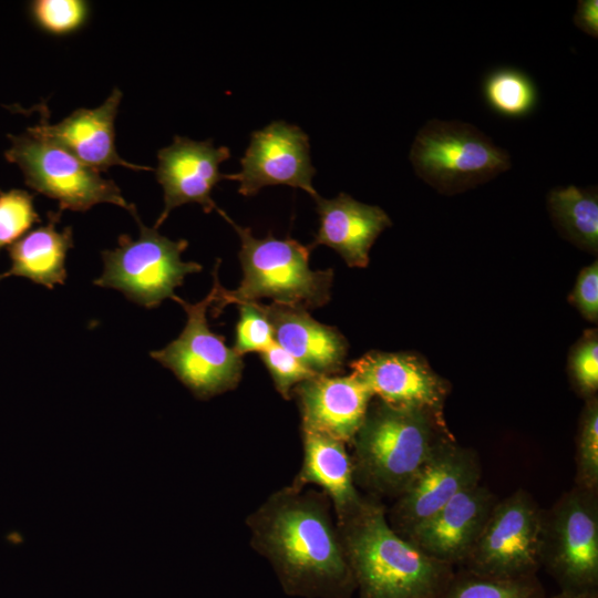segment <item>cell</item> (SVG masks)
I'll return each mask as SVG.
<instances>
[{
	"mask_svg": "<svg viewBox=\"0 0 598 598\" xmlns=\"http://www.w3.org/2000/svg\"><path fill=\"white\" fill-rule=\"evenodd\" d=\"M477 453L455 440L443 444L386 512L391 528L408 539L460 492L480 484Z\"/></svg>",
	"mask_w": 598,
	"mask_h": 598,
	"instance_id": "cell-11",
	"label": "cell"
},
{
	"mask_svg": "<svg viewBox=\"0 0 598 598\" xmlns=\"http://www.w3.org/2000/svg\"><path fill=\"white\" fill-rule=\"evenodd\" d=\"M121 100L122 92L115 87L100 106L78 109L56 124L48 122L47 106H38L40 121L28 130L59 144L99 173L112 166L152 171L148 166L126 162L116 151L114 122Z\"/></svg>",
	"mask_w": 598,
	"mask_h": 598,
	"instance_id": "cell-15",
	"label": "cell"
},
{
	"mask_svg": "<svg viewBox=\"0 0 598 598\" xmlns=\"http://www.w3.org/2000/svg\"><path fill=\"white\" fill-rule=\"evenodd\" d=\"M40 221L34 195L18 188L0 190V250L16 243Z\"/></svg>",
	"mask_w": 598,
	"mask_h": 598,
	"instance_id": "cell-27",
	"label": "cell"
},
{
	"mask_svg": "<svg viewBox=\"0 0 598 598\" xmlns=\"http://www.w3.org/2000/svg\"><path fill=\"white\" fill-rule=\"evenodd\" d=\"M274 329V339L317 375L341 371L347 352L346 338L334 328L315 320L302 307L260 303Z\"/></svg>",
	"mask_w": 598,
	"mask_h": 598,
	"instance_id": "cell-19",
	"label": "cell"
},
{
	"mask_svg": "<svg viewBox=\"0 0 598 598\" xmlns=\"http://www.w3.org/2000/svg\"><path fill=\"white\" fill-rule=\"evenodd\" d=\"M337 525L360 598H437L455 571L398 535L377 497Z\"/></svg>",
	"mask_w": 598,
	"mask_h": 598,
	"instance_id": "cell-2",
	"label": "cell"
},
{
	"mask_svg": "<svg viewBox=\"0 0 598 598\" xmlns=\"http://www.w3.org/2000/svg\"><path fill=\"white\" fill-rule=\"evenodd\" d=\"M454 437L432 414L371 401L352 440L355 485L371 496L396 498L433 454Z\"/></svg>",
	"mask_w": 598,
	"mask_h": 598,
	"instance_id": "cell-3",
	"label": "cell"
},
{
	"mask_svg": "<svg viewBox=\"0 0 598 598\" xmlns=\"http://www.w3.org/2000/svg\"><path fill=\"white\" fill-rule=\"evenodd\" d=\"M575 486L598 492V401L587 400L579 421L576 442Z\"/></svg>",
	"mask_w": 598,
	"mask_h": 598,
	"instance_id": "cell-25",
	"label": "cell"
},
{
	"mask_svg": "<svg viewBox=\"0 0 598 598\" xmlns=\"http://www.w3.org/2000/svg\"><path fill=\"white\" fill-rule=\"evenodd\" d=\"M218 213L240 238L238 257L243 279L236 289H225L218 280L219 262L216 264L213 272L215 297L210 305L214 318L228 305L254 302L260 298L307 310L328 303L333 271L310 269L311 247L292 238L278 239L271 234L256 238L250 228L237 225L221 209Z\"/></svg>",
	"mask_w": 598,
	"mask_h": 598,
	"instance_id": "cell-4",
	"label": "cell"
},
{
	"mask_svg": "<svg viewBox=\"0 0 598 598\" xmlns=\"http://www.w3.org/2000/svg\"><path fill=\"white\" fill-rule=\"evenodd\" d=\"M260 358L271 375L276 390L283 399L291 398L296 385L317 377L276 342L262 351Z\"/></svg>",
	"mask_w": 598,
	"mask_h": 598,
	"instance_id": "cell-29",
	"label": "cell"
},
{
	"mask_svg": "<svg viewBox=\"0 0 598 598\" xmlns=\"http://www.w3.org/2000/svg\"><path fill=\"white\" fill-rule=\"evenodd\" d=\"M547 206L556 227L573 243L590 251L598 248V196L596 188L575 185L548 192Z\"/></svg>",
	"mask_w": 598,
	"mask_h": 598,
	"instance_id": "cell-22",
	"label": "cell"
},
{
	"mask_svg": "<svg viewBox=\"0 0 598 598\" xmlns=\"http://www.w3.org/2000/svg\"><path fill=\"white\" fill-rule=\"evenodd\" d=\"M497 496L483 485L455 495L409 538L429 556L452 566L462 565L483 530Z\"/></svg>",
	"mask_w": 598,
	"mask_h": 598,
	"instance_id": "cell-17",
	"label": "cell"
},
{
	"mask_svg": "<svg viewBox=\"0 0 598 598\" xmlns=\"http://www.w3.org/2000/svg\"><path fill=\"white\" fill-rule=\"evenodd\" d=\"M303 461L293 484L319 486L330 499L339 520L352 513L363 497L357 489L351 455L346 444L330 436L302 430Z\"/></svg>",
	"mask_w": 598,
	"mask_h": 598,
	"instance_id": "cell-20",
	"label": "cell"
},
{
	"mask_svg": "<svg viewBox=\"0 0 598 598\" xmlns=\"http://www.w3.org/2000/svg\"><path fill=\"white\" fill-rule=\"evenodd\" d=\"M570 372L576 389L588 399L598 389V340L596 330L584 334L570 358Z\"/></svg>",
	"mask_w": 598,
	"mask_h": 598,
	"instance_id": "cell-30",
	"label": "cell"
},
{
	"mask_svg": "<svg viewBox=\"0 0 598 598\" xmlns=\"http://www.w3.org/2000/svg\"><path fill=\"white\" fill-rule=\"evenodd\" d=\"M230 157L227 146L215 147L212 140L193 141L176 135L173 143L157 152L155 175L163 187L164 208L154 228L181 205L199 204L205 213L217 210L212 198L214 187L226 179L219 166Z\"/></svg>",
	"mask_w": 598,
	"mask_h": 598,
	"instance_id": "cell-14",
	"label": "cell"
},
{
	"mask_svg": "<svg viewBox=\"0 0 598 598\" xmlns=\"http://www.w3.org/2000/svg\"><path fill=\"white\" fill-rule=\"evenodd\" d=\"M409 159L415 175L442 194L484 184L512 167L509 153L476 126L432 118L416 133Z\"/></svg>",
	"mask_w": 598,
	"mask_h": 598,
	"instance_id": "cell-5",
	"label": "cell"
},
{
	"mask_svg": "<svg viewBox=\"0 0 598 598\" xmlns=\"http://www.w3.org/2000/svg\"><path fill=\"white\" fill-rule=\"evenodd\" d=\"M570 300L580 313L590 321L598 318V264L594 261L579 272Z\"/></svg>",
	"mask_w": 598,
	"mask_h": 598,
	"instance_id": "cell-31",
	"label": "cell"
},
{
	"mask_svg": "<svg viewBox=\"0 0 598 598\" xmlns=\"http://www.w3.org/2000/svg\"><path fill=\"white\" fill-rule=\"evenodd\" d=\"M33 23L53 35H66L81 29L90 14L83 0H34L29 4Z\"/></svg>",
	"mask_w": 598,
	"mask_h": 598,
	"instance_id": "cell-26",
	"label": "cell"
},
{
	"mask_svg": "<svg viewBox=\"0 0 598 598\" xmlns=\"http://www.w3.org/2000/svg\"><path fill=\"white\" fill-rule=\"evenodd\" d=\"M10 147L4 158L21 169L24 183L34 192L55 199L59 210L86 212L101 203L117 205L136 216L120 187L84 165L59 144L27 128L20 135H8Z\"/></svg>",
	"mask_w": 598,
	"mask_h": 598,
	"instance_id": "cell-7",
	"label": "cell"
},
{
	"mask_svg": "<svg viewBox=\"0 0 598 598\" xmlns=\"http://www.w3.org/2000/svg\"><path fill=\"white\" fill-rule=\"evenodd\" d=\"M483 95L494 112L513 118L530 114L538 100L533 80L513 68H499L489 72L483 81Z\"/></svg>",
	"mask_w": 598,
	"mask_h": 598,
	"instance_id": "cell-24",
	"label": "cell"
},
{
	"mask_svg": "<svg viewBox=\"0 0 598 598\" xmlns=\"http://www.w3.org/2000/svg\"><path fill=\"white\" fill-rule=\"evenodd\" d=\"M319 229L311 248L324 245L334 249L350 267H367L369 251L379 235L392 225L379 206L358 202L346 193L327 199L313 198Z\"/></svg>",
	"mask_w": 598,
	"mask_h": 598,
	"instance_id": "cell-18",
	"label": "cell"
},
{
	"mask_svg": "<svg viewBox=\"0 0 598 598\" xmlns=\"http://www.w3.org/2000/svg\"><path fill=\"white\" fill-rule=\"evenodd\" d=\"M214 297V288L196 303H189L177 296L174 301L185 310L186 324L175 340L150 353L202 400L235 389L244 368L241 355L208 326L206 315Z\"/></svg>",
	"mask_w": 598,
	"mask_h": 598,
	"instance_id": "cell-10",
	"label": "cell"
},
{
	"mask_svg": "<svg viewBox=\"0 0 598 598\" xmlns=\"http://www.w3.org/2000/svg\"><path fill=\"white\" fill-rule=\"evenodd\" d=\"M437 598H546L536 575L499 578L478 575L465 568L454 571Z\"/></svg>",
	"mask_w": 598,
	"mask_h": 598,
	"instance_id": "cell-23",
	"label": "cell"
},
{
	"mask_svg": "<svg viewBox=\"0 0 598 598\" xmlns=\"http://www.w3.org/2000/svg\"><path fill=\"white\" fill-rule=\"evenodd\" d=\"M543 520L544 509L523 488L498 499L461 567L499 578L536 575L542 567Z\"/></svg>",
	"mask_w": 598,
	"mask_h": 598,
	"instance_id": "cell-9",
	"label": "cell"
},
{
	"mask_svg": "<svg viewBox=\"0 0 598 598\" xmlns=\"http://www.w3.org/2000/svg\"><path fill=\"white\" fill-rule=\"evenodd\" d=\"M550 598H598V589L584 590V591L560 590V592L551 596Z\"/></svg>",
	"mask_w": 598,
	"mask_h": 598,
	"instance_id": "cell-33",
	"label": "cell"
},
{
	"mask_svg": "<svg viewBox=\"0 0 598 598\" xmlns=\"http://www.w3.org/2000/svg\"><path fill=\"white\" fill-rule=\"evenodd\" d=\"M350 368L373 398L398 408L423 410L445 422L448 384L417 355L371 351L351 362Z\"/></svg>",
	"mask_w": 598,
	"mask_h": 598,
	"instance_id": "cell-13",
	"label": "cell"
},
{
	"mask_svg": "<svg viewBox=\"0 0 598 598\" xmlns=\"http://www.w3.org/2000/svg\"><path fill=\"white\" fill-rule=\"evenodd\" d=\"M309 151V136L299 126L274 121L251 133L240 158L241 171L226 174V179L239 182L238 193L244 196L256 195L266 186L287 185L316 198L319 195L312 186L316 168Z\"/></svg>",
	"mask_w": 598,
	"mask_h": 598,
	"instance_id": "cell-12",
	"label": "cell"
},
{
	"mask_svg": "<svg viewBox=\"0 0 598 598\" xmlns=\"http://www.w3.org/2000/svg\"><path fill=\"white\" fill-rule=\"evenodd\" d=\"M302 430L351 443L370 402V390L352 373L344 377L317 375L295 386Z\"/></svg>",
	"mask_w": 598,
	"mask_h": 598,
	"instance_id": "cell-16",
	"label": "cell"
},
{
	"mask_svg": "<svg viewBox=\"0 0 598 598\" xmlns=\"http://www.w3.org/2000/svg\"><path fill=\"white\" fill-rule=\"evenodd\" d=\"M134 218L140 226L137 238L123 234L116 248L102 252L103 271L93 283L116 289L142 307L156 308L167 298L175 300V288L203 266L182 260L188 246L186 239L172 240L145 226L138 215Z\"/></svg>",
	"mask_w": 598,
	"mask_h": 598,
	"instance_id": "cell-6",
	"label": "cell"
},
{
	"mask_svg": "<svg viewBox=\"0 0 598 598\" xmlns=\"http://www.w3.org/2000/svg\"><path fill=\"white\" fill-rule=\"evenodd\" d=\"M575 25L586 34L598 38V1L579 0L574 16Z\"/></svg>",
	"mask_w": 598,
	"mask_h": 598,
	"instance_id": "cell-32",
	"label": "cell"
},
{
	"mask_svg": "<svg viewBox=\"0 0 598 598\" xmlns=\"http://www.w3.org/2000/svg\"><path fill=\"white\" fill-rule=\"evenodd\" d=\"M62 212H49L48 221L8 247L10 268L0 274V280L19 276L53 289L55 285H63L68 272L65 259L68 251L73 247L72 227L59 231Z\"/></svg>",
	"mask_w": 598,
	"mask_h": 598,
	"instance_id": "cell-21",
	"label": "cell"
},
{
	"mask_svg": "<svg viewBox=\"0 0 598 598\" xmlns=\"http://www.w3.org/2000/svg\"><path fill=\"white\" fill-rule=\"evenodd\" d=\"M250 542L281 578L298 589H336L355 584L331 502L306 486L271 494L248 518Z\"/></svg>",
	"mask_w": 598,
	"mask_h": 598,
	"instance_id": "cell-1",
	"label": "cell"
},
{
	"mask_svg": "<svg viewBox=\"0 0 598 598\" xmlns=\"http://www.w3.org/2000/svg\"><path fill=\"white\" fill-rule=\"evenodd\" d=\"M540 564L560 590L598 589V492L574 486L544 509Z\"/></svg>",
	"mask_w": 598,
	"mask_h": 598,
	"instance_id": "cell-8",
	"label": "cell"
},
{
	"mask_svg": "<svg viewBox=\"0 0 598 598\" xmlns=\"http://www.w3.org/2000/svg\"><path fill=\"white\" fill-rule=\"evenodd\" d=\"M239 306V320L236 326L233 349L243 355L249 352L261 353L274 342V329L258 301Z\"/></svg>",
	"mask_w": 598,
	"mask_h": 598,
	"instance_id": "cell-28",
	"label": "cell"
}]
</instances>
